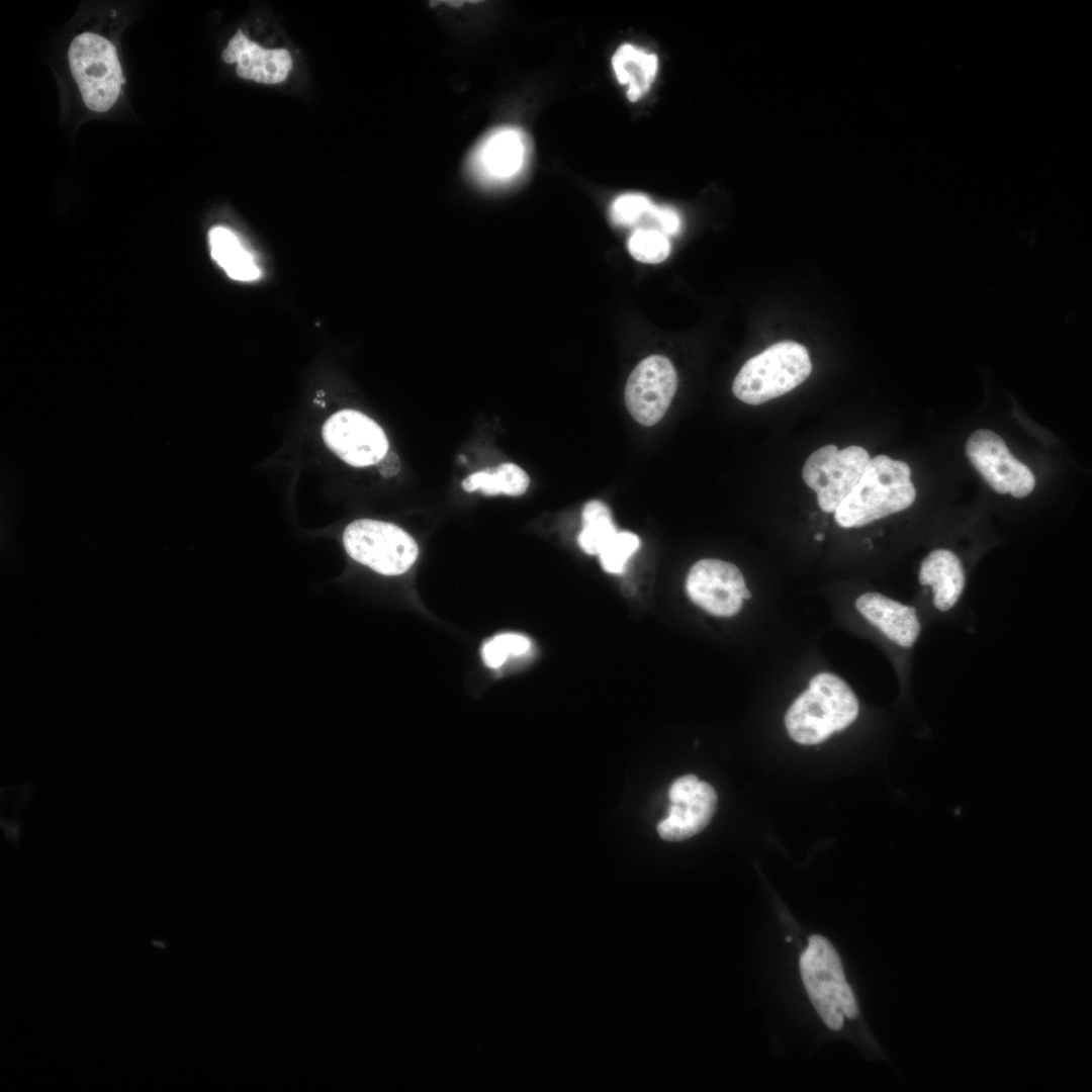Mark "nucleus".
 Instances as JSON below:
<instances>
[{"label": "nucleus", "instance_id": "obj_16", "mask_svg": "<svg viewBox=\"0 0 1092 1092\" xmlns=\"http://www.w3.org/2000/svg\"><path fill=\"white\" fill-rule=\"evenodd\" d=\"M919 583L929 586L933 607L941 613L950 611L966 587V571L960 557L949 549L929 552L920 564Z\"/></svg>", "mask_w": 1092, "mask_h": 1092}, {"label": "nucleus", "instance_id": "obj_3", "mask_svg": "<svg viewBox=\"0 0 1092 1092\" xmlns=\"http://www.w3.org/2000/svg\"><path fill=\"white\" fill-rule=\"evenodd\" d=\"M808 350L793 341L778 342L744 363L736 375L734 395L748 404H760L800 385L810 375Z\"/></svg>", "mask_w": 1092, "mask_h": 1092}, {"label": "nucleus", "instance_id": "obj_19", "mask_svg": "<svg viewBox=\"0 0 1092 1092\" xmlns=\"http://www.w3.org/2000/svg\"><path fill=\"white\" fill-rule=\"evenodd\" d=\"M529 482L528 474L520 466L507 462L495 469H485L470 474L462 481V487L465 491L478 490L484 495L517 496L527 490Z\"/></svg>", "mask_w": 1092, "mask_h": 1092}, {"label": "nucleus", "instance_id": "obj_14", "mask_svg": "<svg viewBox=\"0 0 1092 1092\" xmlns=\"http://www.w3.org/2000/svg\"><path fill=\"white\" fill-rule=\"evenodd\" d=\"M225 63H237V74L247 80L276 84L284 81L292 68L285 49H265L248 38L241 29L231 38L222 52Z\"/></svg>", "mask_w": 1092, "mask_h": 1092}, {"label": "nucleus", "instance_id": "obj_11", "mask_svg": "<svg viewBox=\"0 0 1092 1092\" xmlns=\"http://www.w3.org/2000/svg\"><path fill=\"white\" fill-rule=\"evenodd\" d=\"M676 372L664 356L651 355L631 372L625 387V403L631 416L643 426L657 424L675 393Z\"/></svg>", "mask_w": 1092, "mask_h": 1092}, {"label": "nucleus", "instance_id": "obj_8", "mask_svg": "<svg viewBox=\"0 0 1092 1092\" xmlns=\"http://www.w3.org/2000/svg\"><path fill=\"white\" fill-rule=\"evenodd\" d=\"M871 457L859 446L839 450L826 445L813 452L806 460L802 477L817 494L820 509L834 512L851 492L860 479Z\"/></svg>", "mask_w": 1092, "mask_h": 1092}, {"label": "nucleus", "instance_id": "obj_25", "mask_svg": "<svg viewBox=\"0 0 1092 1092\" xmlns=\"http://www.w3.org/2000/svg\"><path fill=\"white\" fill-rule=\"evenodd\" d=\"M642 222H647V225L644 229L658 231L666 237L676 235L681 225L680 216L676 210L655 204H653Z\"/></svg>", "mask_w": 1092, "mask_h": 1092}, {"label": "nucleus", "instance_id": "obj_26", "mask_svg": "<svg viewBox=\"0 0 1092 1092\" xmlns=\"http://www.w3.org/2000/svg\"><path fill=\"white\" fill-rule=\"evenodd\" d=\"M741 598H742L743 600H749V599L751 598V594H750V592H749V590L747 589V587H744V588H743V589L741 590Z\"/></svg>", "mask_w": 1092, "mask_h": 1092}, {"label": "nucleus", "instance_id": "obj_2", "mask_svg": "<svg viewBox=\"0 0 1092 1092\" xmlns=\"http://www.w3.org/2000/svg\"><path fill=\"white\" fill-rule=\"evenodd\" d=\"M857 715L858 701L850 687L833 673L821 672L791 705L785 725L794 741L811 745L846 728Z\"/></svg>", "mask_w": 1092, "mask_h": 1092}, {"label": "nucleus", "instance_id": "obj_17", "mask_svg": "<svg viewBox=\"0 0 1092 1092\" xmlns=\"http://www.w3.org/2000/svg\"><path fill=\"white\" fill-rule=\"evenodd\" d=\"M612 67L618 81L628 87V99L636 101L647 93L655 80L658 59L654 54L625 43L613 55Z\"/></svg>", "mask_w": 1092, "mask_h": 1092}, {"label": "nucleus", "instance_id": "obj_7", "mask_svg": "<svg viewBox=\"0 0 1092 1092\" xmlns=\"http://www.w3.org/2000/svg\"><path fill=\"white\" fill-rule=\"evenodd\" d=\"M530 142L517 126H498L486 132L468 155L466 168L481 187L496 189L514 183L525 171Z\"/></svg>", "mask_w": 1092, "mask_h": 1092}, {"label": "nucleus", "instance_id": "obj_12", "mask_svg": "<svg viewBox=\"0 0 1092 1092\" xmlns=\"http://www.w3.org/2000/svg\"><path fill=\"white\" fill-rule=\"evenodd\" d=\"M670 806L667 817L657 824L660 837L680 841L701 832L712 820L717 794L707 782L694 775L676 779L668 790Z\"/></svg>", "mask_w": 1092, "mask_h": 1092}, {"label": "nucleus", "instance_id": "obj_6", "mask_svg": "<svg viewBox=\"0 0 1092 1092\" xmlns=\"http://www.w3.org/2000/svg\"><path fill=\"white\" fill-rule=\"evenodd\" d=\"M343 543L350 557L384 575L404 573L419 554L416 541L401 528L370 519L349 524Z\"/></svg>", "mask_w": 1092, "mask_h": 1092}, {"label": "nucleus", "instance_id": "obj_24", "mask_svg": "<svg viewBox=\"0 0 1092 1092\" xmlns=\"http://www.w3.org/2000/svg\"><path fill=\"white\" fill-rule=\"evenodd\" d=\"M530 648L525 636L506 633L487 641L481 650L484 663L491 668L499 667L510 655H521Z\"/></svg>", "mask_w": 1092, "mask_h": 1092}, {"label": "nucleus", "instance_id": "obj_10", "mask_svg": "<svg viewBox=\"0 0 1092 1092\" xmlns=\"http://www.w3.org/2000/svg\"><path fill=\"white\" fill-rule=\"evenodd\" d=\"M322 433L326 445L355 467L379 462L388 450V441L380 426L354 410H343L332 415L324 424Z\"/></svg>", "mask_w": 1092, "mask_h": 1092}, {"label": "nucleus", "instance_id": "obj_23", "mask_svg": "<svg viewBox=\"0 0 1092 1092\" xmlns=\"http://www.w3.org/2000/svg\"><path fill=\"white\" fill-rule=\"evenodd\" d=\"M652 206L653 203L644 194L624 193L612 202L610 216L618 225H636L642 223Z\"/></svg>", "mask_w": 1092, "mask_h": 1092}, {"label": "nucleus", "instance_id": "obj_5", "mask_svg": "<svg viewBox=\"0 0 1092 1092\" xmlns=\"http://www.w3.org/2000/svg\"><path fill=\"white\" fill-rule=\"evenodd\" d=\"M68 58L86 106L96 112L109 110L124 83L112 42L96 33H81L72 40Z\"/></svg>", "mask_w": 1092, "mask_h": 1092}, {"label": "nucleus", "instance_id": "obj_9", "mask_svg": "<svg viewBox=\"0 0 1092 1092\" xmlns=\"http://www.w3.org/2000/svg\"><path fill=\"white\" fill-rule=\"evenodd\" d=\"M966 454L989 486L998 493L1021 498L1035 486L1031 470L1015 458L993 431L979 429L968 439Z\"/></svg>", "mask_w": 1092, "mask_h": 1092}, {"label": "nucleus", "instance_id": "obj_27", "mask_svg": "<svg viewBox=\"0 0 1092 1092\" xmlns=\"http://www.w3.org/2000/svg\"><path fill=\"white\" fill-rule=\"evenodd\" d=\"M814 538H815V539H816L817 541H822V540H823V538H824V536H823V534H822V533H818V534H816V535L814 536Z\"/></svg>", "mask_w": 1092, "mask_h": 1092}, {"label": "nucleus", "instance_id": "obj_22", "mask_svg": "<svg viewBox=\"0 0 1092 1092\" xmlns=\"http://www.w3.org/2000/svg\"><path fill=\"white\" fill-rule=\"evenodd\" d=\"M639 546L640 540L634 533L617 532L599 554L603 568L610 573L623 572L627 560Z\"/></svg>", "mask_w": 1092, "mask_h": 1092}, {"label": "nucleus", "instance_id": "obj_21", "mask_svg": "<svg viewBox=\"0 0 1092 1092\" xmlns=\"http://www.w3.org/2000/svg\"><path fill=\"white\" fill-rule=\"evenodd\" d=\"M628 250L634 259L655 264L668 257L670 243L667 237L658 231L637 229L628 240Z\"/></svg>", "mask_w": 1092, "mask_h": 1092}, {"label": "nucleus", "instance_id": "obj_20", "mask_svg": "<svg viewBox=\"0 0 1092 1092\" xmlns=\"http://www.w3.org/2000/svg\"><path fill=\"white\" fill-rule=\"evenodd\" d=\"M616 533L610 509L604 503L590 500L584 505L578 544L585 553L600 554Z\"/></svg>", "mask_w": 1092, "mask_h": 1092}, {"label": "nucleus", "instance_id": "obj_15", "mask_svg": "<svg viewBox=\"0 0 1092 1092\" xmlns=\"http://www.w3.org/2000/svg\"><path fill=\"white\" fill-rule=\"evenodd\" d=\"M857 611L889 640L909 648L917 641L921 623L914 607L880 593L868 592L855 601Z\"/></svg>", "mask_w": 1092, "mask_h": 1092}, {"label": "nucleus", "instance_id": "obj_13", "mask_svg": "<svg viewBox=\"0 0 1092 1092\" xmlns=\"http://www.w3.org/2000/svg\"><path fill=\"white\" fill-rule=\"evenodd\" d=\"M744 587L743 575L734 564L710 558L696 562L686 581L690 599L717 617H731L740 611Z\"/></svg>", "mask_w": 1092, "mask_h": 1092}, {"label": "nucleus", "instance_id": "obj_18", "mask_svg": "<svg viewBox=\"0 0 1092 1092\" xmlns=\"http://www.w3.org/2000/svg\"><path fill=\"white\" fill-rule=\"evenodd\" d=\"M210 253L228 276L238 281H254L261 271L240 239L228 228L214 226L208 233Z\"/></svg>", "mask_w": 1092, "mask_h": 1092}, {"label": "nucleus", "instance_id": "obj_1", "mask_svg": "<svg viewBox=\"0 0 1092 1092\" xmlns=\"http://www.w3.org/2000/svg\"><path fill=\"white\" fill-rule=\"evenodd\" d=\"M907 463L878 455L871 458L864 471L845 499L834 511L842 528H857L909 508L916 489Z\"/></svg>", "mask_w": 1092, "mask_h": 1092}, {"label": "nucleus", "instance_id": "obj_4", "mask_svg": "<svg viewBox=\"0 0 1092 1092\" xmlns=\"http://www.w3.org/2000/svg\"><path fill=\"white\" fill-rule=\"evenodd\" d=\"M800 971L813 1006L829 1028L840 1029L843 1016H857L855 998L845 980L840 958L829 940L821 935L809 937L800 959Z\"/></svg>", "mask_w": 1092, "mask_h": 1092}]
</instances>
